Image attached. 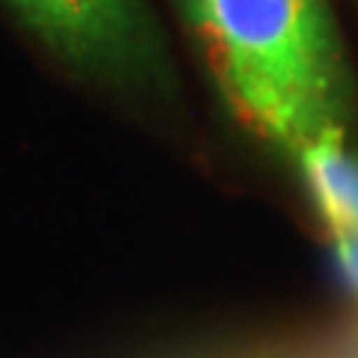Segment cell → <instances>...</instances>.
Masks as SVG:
<instances>
[{"mask_svg": "<svg viewBox=\"0 0 358 358\" xmlns=\"http://www.w3.org/2000/svg\"><path fill=\"white\" fill-rule=\"evenodd\" d=\"M233 110L289 159L350 114L326 0H182Z\"/></svg>", "mask_w": 358, "mask_h": 358, "instance_id": "6da1fadb", "label": "cell"}, {"mask_svg": "<svg viewBox=\"0 0 358 358\" xmlns=\"http://www.w3.org/2000/svg\"><path fill=\"white\" fill-rule=\"evenodd\" d=\"M66 60L120 84H162L164 45L141 0H9Z\"/></svg>", "mask_w": 358, "mask_h": 358, "instance_id": "7a4b0ae2", "label": "cell"}, {"mask_svg": "<svg viewBox=\"0 0 358 358\" xmlns=\"http://www.w3.org/2000/svg\"><path fill=\"white\" fill-rule=\"evenodd\" d=\"M293 162L329 236H358V150L346 141V129L317 134Z\"/></svg>", "mask_w": 358, "mask_h": 358, "instance_id": "3957f363", "label": "cell"}, {"mask_svg": "<svg viewBox=\"0 0 358 358\" xmlns=\"http://www.w3.org/2000/svg\"><path fill=\"white\" fill-rule=\"evenodd\" d=\"M331 254H334V263H338V272L343 278L346 289L358 299V236L331 239Z\"/></svg>", "mask_w": 358, "mask_h": 358, "instance_id": "277c9868", "label": "cell"}]
</instances>
